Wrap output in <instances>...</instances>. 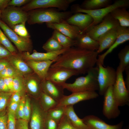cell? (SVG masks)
<instances>
[{
  "mask_svg": "<svg viewBox=\"0 0 129 129\" xmlns=\"http://www.w3.org/2000/svg\"><path fill=\"white\" fill-rule=\"evenodd\" d=\"M98 54L73 46L59 55L50 67L65 68L84 74L96 64Z\"/></svg>",
  "mask_w": 129,
  "mask_h": 129,
  "instance_id": "obj_1",
  "label": "cell"
},
{
  "mask_svg": "<svg viewBox=\"0 0 129 129\" xmlns=\"http://www.w3.org/2000/svg\"><path fill=\"white\" fill-rule=\"evenodd\" d=\"M28 13L27 22L30 25L44 23H60L66 21L73 13L71 11H60L53 8L37 9Z\"/></svg>",
  "mask_w": 129,
  "mask_h": 129,
  "instance_id": "obj_2",
  "label": "cell"
},
{
  "mask_svg": "<svg viewBox=\"0 0 129 129\" xmlns=\"http://www.w3.org/2000/svg\"><path fill=\"white\" fill-rule=\"evenodd\" d=\"M98 72V66L94 67L87 72L85 76L78 77L72 83L65 82L61 85L64 89H66L72 93L98 91L97 80Z\"/></svg>",
  "mask_w": 129,
  "mask_h": 129,
  "instance_id": "obj_3",
  "label": "cell"
},
{
  "mask_svg": "<svg viewBox=\"0 0 129 129\" xmlns=\"http://www.w3.org/2000/svg\"><path fill=\"white\" fill-rule=\"evenodd\" d=\"M129 6V0H117L109 6L101 9L94 10H88L83 9L79 5L75 4L71 6V11L73 13H83L90 16L92 18L93 21L85 32L93 27L100 23L104 18L110 13L114 9L119 7H128Z\"/></svg>",
  "mask_w": 129,
  "mask_h": 129,
  "instance_id": "obj_4",
  "label": "cell"
},
{
  "mask_svg": "<svg viewBox=\"0 0 129 129\" xmlns=\"http://www.w3.org/2000/svg\"><path fill=\"white\" fill-rule=\"evenodd\" d=\"M96 64L98 68L97 80L99 94L102 96L109 86L114 84L116 78V72L112 67H104L101 63Z\"/></svg>",
  "mask_w": 129,
  "mask_h": 129,
  "instance_id": "obj_5",
  "label": "cell"
},
{
  "mask_svg": "<svg viewBox=\"0 0 129 129\" xmlns=\"http://www.w3.org/2000/svg\"><path fill=\"white\" fill-rule=\"evenodd\" d=\"M28 17V12L20 7L8 6L1 11V20L12 29L15 25L26 22Z\"/></svg>",
  "mask_w": 129,
  "mask_h": 129,
  "instance_id": "obj_6",
  "label": "cell"
},
{
  "mask_svg": "<svg viewBox=\"0 0 129 129\" xmlns=\"http://www.w3.org/2000/svg\"><path fill=\"white\" fill-rule=\"evenodd\" d=\"M116 72V78L113 86L114 96L119 107L128 105L129 103V91L126 87L124 79L123 71L119 65Z\"/></svg>",
  "mask_w": 129,
  "mask_h": 129,
  "instance_id": "obj_7",
  "label": "cell"
},
{
  "mask_svg": "<svg viewBox=\"0 0 129 129\" xmlns=\"http://www.w3.org/2000/svg\"><path fill=\"white\" fill-rule=\"evenodd\" d=\"M75 0H32L21 7L24 11L28 12L38 8H53L66 11L70 5Z\"/></svg>",
  "mask_w": 129,
  "mask_h": 129,
  "instance_id": "obj_8",
  "label": "cell"
},
{
  "mask_svg": "<svg viewBox=\"0 0 129 129\" xmlns=\"http://www.w3.org/2000/svg\"><path fill=\"white\" fill-rule=\"evenodd\" d=\"M0 28L10 40L15 44L19 53H30L32 50V43L30 38H25L19 36L0 19Z\"/></svg>",
  "mask_w": 129,
  "mask_h": 129,
  "instance_id": "obj_9",
  "label": "cell"
},
{
  "mask_svg": "<svg viewBox=\"0 0 129 129\" xmlns=\"http://www.w3.org/2000/svg\"><path fill=\"white\" fill-rule=\"evenodd\" d=\"M119 25L118 21L109 13L104 18L100 23L85 33L93 39L97 41L101 36L110 30L117 28Z\"/></svg>",
  "mask_w": 129,
  "mask_h": 129,
  "instance_id": "obj_10",
  "label": "cell"
},
{
  "mask_svg": "<svg viewBox=\"0 0 129 129\" xmlns=\"http://www.w3.org/2000/svg\"><path fill=\"white\" fill-rule=\"evenodd\" d=\"M113 86H109L104 95L102 109L103 115L108 119L115 118L118 117L120 111L113 96Z\"/></svg>",
  "mask_w": 129,
  "mask_h": 129,
  "instance_id": "obj_11",
  "label": "cell"
},
{
  "mask_svg": "<svg viewBox=\"0 0 129 129\" xmlns=\"http://www.w3.org/2000/svg\"><path fill=\"white\" fill-rule=\"evenodd\" d=\"M79 74L75 71L65 68L50 67L45 79L61 85L71 76Z\"/></svg>",
  "mask_w": 129,
  "mask_h": 129,
  "instance_id": "obj_12",
  "label": "cell"
},
{
  "mask_svg": "<svg viewBox=\"0 0 129 129\" xmlns=\"http://www.w3.org/2000/svg\"><path fill=\"white\" fill-rule=\"evenodd\" d=\"M98 96V94L96 91H86L72 93L69 95H64L58 102L57 106L73 105L79 102L95 98Z\"/></svg>",
  "mask_w": 129,
  "mask_h": 129,
  "instance_id": "obj_13",
  "label": "cell"
},
{
  "mask_svg": "<svg viewBox=\"0 0 129 129\" xmlns=\"http://www.w3.org/2000/svg\"><path fill=\"white\" fill-rule=\"evenodd\" d=\"M47 117V112L42 109L39 103H34L31 116V129H46L45 124Z\"/></svg>",
  "mask_w": 129,
  "mask_h": 129,
  "instance_id": "obj_14",
  "label": "cell"
},
{
  "mask_svg": "<svg viewBox=\"0 0 129 129\" xmlns=\"http://www.w3.org/2000/svg\"><path fill=\"white\" fill-rule=\"evenodd\" d=\"M23 78L26 90L33 96L39 98L42 92V80L34 72L23 75Z\"/></svg>",
  "mask_w": 129,
  "mask_h": 129,
  "instance_id": "obj_15",
  "label": "cell"
},
{
  "mask_svg": "<svg viewBox=\"0 0 129 129\" xmlns=\"http://www.w3.org/2000/svg\"><path fill=\"white\" fill-rule=\"evenodd\" d=\"M47 27L57 30L75 40L82 31L77 27L68 23L66 21L59 23H46Z\"/></svg>",
  "mask_w": 129,
  "mask_h": 129,
  "instance_id": "obj_16",
  "label": "cell"
},
{
  "mask_svg": "<svg viewBox=\"0 0 129 129\" xmlns=\"http://www.w3.org/2000/svg\"><path fill=\"white\" fill-rule=\"evenodd\" d=\"M68 49H63L56 51L46 53L39 52L34 50L31 54L29 52H25L18 53V54L25 61L31 60L40 61L53 60L56 59L59 56Z\"/></svg>",
  "mask_w": 129,
  "mask_h": 129,
  "instance_id": "obj_17",
  "label": "cell"
},
{
  "mask_svg": "<svg viewBox=\"0 0 129 129\" xmlns=\"http://www.w3.org/2000/svg\"><path fill=\"white\" fill-rule=\"evenodd\" d=\"M117 36L114 43L104 53L98 55L97 63H100L103 65L104 59L106 56L111 53L120 45L129 40V28L119 25L116 28Z\"/></svg>",
  "mask_w": 129,
  "mask_h": 129,
  "instance_id": "obj_18",
  "label": "cell"
},
{
  "mask_svg": "<svg viewBox=\"0 0 129 129\" xmlns=\"http://www.w3.org/2000/svg\"><path fill=\"white\" fill-rule=\"evenodd\" d=\"M82 119L90 129H122L124 124L122 121L116 125H110L92 115L86 116Z\"/></svg>",
  "mask_w": 129,
  "mask_h": 129,
  "instance_id": "obj_19",
  "label": "cell"
},
{
  "mask_svg": "<svg viewBox=\"0 0 129 129\" xmlns=\"http://www.w3.org/2000/svg\"><path fill=\"white\" fill-rule=\"evenodd\" d=\"M41 87L43 92L58 102L64 95L62 86L50 80H42Z\"/></svg>",
  "mask_w": 129,
  "mask_h": 129,
  "instance_id": "obj_20",
  "label": "cell"
},
{
  "mask_svg": "<svg viewBox=\"0 0 129 129\" xmlns=\"http://www.w3.org/2000/svg\"><path fill=\"white\" fill-rule=\"evenodd\" d=\"M69 24L77 27L84 33L92 23L93 20L87 14L78 13L72 15L66 20Z\"/></svg>",
  "mask_w": 129,
  "mask_h": 129,
  "instance_id": "obj_21",
  "label": "cell"
},
{
  "mask_svg": "<svg viewBox=\"0 0 129 129\" xmlns=\"http://www.w3.org/2000/svg\"><path fill=\"white\" fill-rule=\"evenodd\" d=\"M56 59L44 61L31 60L25 61L33 72L43 80L45 79L49 68Z\"/></svg>",
  "mask_w": 129,
  "mask_h": 129,
  "instance_id": "obj_22",
  "label": "cell"
},
{
  "mask_svg": "<svg viewBox=\"0 0 129 129\" xmlns=\"http://www.w3.org/2000/svg\"><path fill=\"white\" fill-rule=\"evenodd\" d=\"M75 40V47L91 51H97L99 47L98 41L85 33L81 34Z\"/></svg>",
  "mask_w": 129,
  "mask_h": 129,
  "instance_id": "obj_23",
  "label": "cell"
},
{
  "mask_svg": "<svg viewBox=\"0 0 129 129\" xmlns=\"http://www.w3.org/2000/svg\"><path fill=\"white\" fill-rule=\"evenodd\" d=\"M116 28L110 30L98 38L99 47L97 51L98 54L109 48L114 42L117 36Z\"/></svg>",
  "mask_w": 129,
  "mask_h": 129,
  "instance_id": "obj_24",
  "label": "cell"
},
{
  "mask_svg": "<svg viewBox=\"0 0 129 129\" xmlns=\"http://www.w3.org/2000/svg\"><path fill=\"white\" fill-rule=\"evenodd\" d=\"M10 64L22 75L33 71L25 61L18 54L11 55L6 58Z\"/></svg>",
  "mask_w": 129,
  "mask_h": 129,
  "instance_id": "obj_25",
  "label": "cell"
},
{
  "mask_svg": "<svg viewBox=\"0 0 129 129\" xmlns=\"http://www.w3.org/2000/svg\"><path fill=\"white\" fill-rule=\"evenodd\" d=\"M65 115L72 125L77 129H90L75 113L73 105L65 106Z\"/></svg>",
  "mask_w": 129,
  "mask_h": 129,
  "instance_id": "obj_26",
  "label": "cell"
},
{
  "mask_svg": "<svg viewBox=\"0 0 129 129\" xmlns=\"http://www.w3.org/2000/svg\"><path fill=\"white\" fill-rule=\"evenodd\" d=\"M124 7H119L113 10L110 13L118 22L122 27H129V12Z\"/></svg>",
  "mask_w": 129,
  "mask_h": 129,
  "instance_id": "obj_27",
  "label": "cell"
},
{
  "mask_svg": "<svg viewBox=\"0 0 129 129\" xmlns=\"http://www.w3.org/2000/svg\"><path fill=\"white\" fill-rule=\"evenodd\" d=\"M112 2L111 0H85L79 5L84 9L94 10L107 7L112 4Z\"/></svg>",
  "mask_w": 129,
  "mask_h": 129,
  "instance_id": "obj_28",
  "label": "cell"
},
{
  "mask_svg": "<svg viewBox=\"0 0 129 129\" xmlns=\"http://www.w3.org/2000/svg\"><path fill=\"white\" fill-rule=\"evenodd\" d=\"M51 36L58 42L64 49L69 48L75 46V40L57 30H54Z\"/></svg>",
  "mask_w": 129,
  "mask_h": 129,
  "instance_id": "obj_29",
  "label": "cell"
},
{
  "mask_svg": "<svg viewBox=\"0 0 129 129\" xmlns=\"http://www.w3.org/2000/svg\"><path fill=\"white\" fill-rule=\"evenodd\" d=\"M39 98L40 106L43 110L46 112H47L58 105V101L43 92Z\"/></svg>",
  "mask_w": 129,
  "mask_h": 129,
  "instance_id": "obj_30",
  "label": "cell"
},
{
  "mask_svg": "<svg viewBox=\"0 0 129 129\" xmlns=\"http://www.w3.org/2000/svg\"><path fill=\"white\" fill-rule=\"evenodd\" d=\"M118 56L120 61L119 65L124 71L126 68L129 67V45H127L121 49Z\"/></svg>",
  "mask_w": 129,
  "mask_h": 129,
  "instance_id": "obj_31",
  "label": "cell"
},
{
  "mask_svg": "<svg viewBox=\"0 0 129 129\" xmlns=\"http://www.w3.org/2000/svg\"><path fill=\"white\" fill-rule=\"evenodd\" d=\"M65 106H57L47 112V115L59 123L65 115Z\"/></svg>",
  "mask_w": 129,
  "mask_h": 129,
  "instance_id": "obj_32",
  "label": "cell"
},
{
  "mask_svg": "<svg viewBox=\"0 0 129 129\" xmlns=\"http://www.w3.org/2000/svg\"><path fill=\"white\" fill-rule=\"evenodd\" d=\"M42 48L46 52H55L64 49L58 42L52 36L43 44Z\"/></svg>",
  "mask_w": 129,
  "mask_h": 129,
  "instance_id": "obj_33",
  "label": "cell"
},
{
  "mask_svg": "<svg viewBox=\"0 0 129 129\" xmlns=\"http://www.w3.org/2000/svg\"><path fill=\"white\" fill-rule=\"evenodd\" d=\"M0 43L12 55H16L18 53L10 41L4 34L0 28Z\"/></svg>",
  "mask_w": 129,
  "mask_h": 129,
  "instance_id": "obj_34",
  "label": "cell"
},
{
  "mask_svg": "<svg viewBox=\"0 0 129 129\" xmlns=\"http://www.w3.org/2000/svg\"><path fill=\"white\" fill-rule=\"evenodd\" d=\"M22 76L23 75L11 64L0 72V77L3 78Z\"/></svg>",
  "mask_w": 129,
  "mask_h": 129,
  "instance_id": "obj_35",
  "label": "cell"
},
{
  "mask_svg": "<svg viewBox=\"0 0 129 129\" xmlns=\"http://www.w3.org/2000/svg\"><path fill=\"white\" fill-rule=\"evenodd\" d=\"M26 22H23L14 26L11 29L19 36L25 38H30V36L25 26Z\"/></svg>",
  "mask_w": 129,
  "mask_h": 129,
  "instance_id": "obj_36",
  "label": "cell"
},
{
  "mask_svg": "<svg viewBox=\"0 0 129 129\" xmlns=\"http://www.w3.org/2000/svg\"><path fill=\"white\" fill-rule=\"evenodd\" d=\"M14 92L20 91L23 93L26 90L23 76H18L14 77L13 81Z\"/></svg>",
  "mask_w": 129,
  "mask_h": 129,
  "instance_id": "obj_37",
  "label": "cell"
},
{
  "mask_svg": "<svg viewBox=\"0 0 129 129\" xmlns=\"http://www.w3.org/2000/svg\"><path fill=\"white\" fill-rule=\"evenodd\" d=\"M13 93L0 92V112L5 110Z\"/></svg>",
  "mask_w": 129,
  "mask_h": 129,
  "instance_id": "obj_38",
  "label": "cell"
},
{
  "mask_svg": "<svg viewBox=\"0 0 129 129\" xmlns=\"http://www.w3.org/2000/svg\"><path fill=\"white\" fill-rule=\"evenodd\" d=\"M57 129H77L71 124L65 115L59 122Z\"/></svg>",
  "mask_w": 129,
  "mask_h": 129,
  "instance_id": "obj_39",
  "label": "cell"
},
{
  "mask_svg": "<svg viewBox=\"0 0 129 129\" xmlns=\"http://www.w3.org/2000/svg\"><path fill=\"white\" fill-rule=\"evenodd\" d=\"M25 97L21 98L16 112L15 115L16 118L24 119V106Z\"/></svg>",
  "mask_w": 129,
  "mask_h": 129,
  "instance_id": "obj_40",
  "label": "cell"
},
{
  "mask_svg": "<svg viewBox=\"0 0 129 129\" xmlns=\"http://www.w3.org/2000/svg\"><path fill=\"white\" fill-rule=\"evenodd\" d=\"M8 114L5 109L0 112V129H7Z\"/></svg>",
  "mask_w": 129,
  "mask_h": 129,
  "instance_id": "obj_41",
  "label": "cell"
},
{
  "mask_svg": "<svg viewBox=\"0 0 129 129\" xmlns=\"http://www.w3.org/2000/svg\"><path fill=\"white\" fill-rule=\"evenodd\" d=\"M31 108L30 99L25 98L24 106V119L28 121L31 116Z\"/></svg>",
  "mask_w": 129,
  "mask_h": 129,
  "instance_id": "obj_42",
  "label": "cell"
},
{
  "mask_svg": "<svg viewBox=\"0 0 129 129\" xmlns=\"http://www.w3.org/2000/svg\"><path fill=\"white\" fill-rule=\"evenodd\" d=\"M8 114L7 129H16L15 114L8 112Z\"/></svg>",
  "mask_w": 129,
  "mask_h": 129,
  "instance_id": "obj_43",
  "label": "cell"
},
{
  "mask_svg": "<svg viewBox=\"0 0 129 129\" xmlns=\"http://www.w3.org/2000/svg\"><path fill=\"white\" fill-rule=\"evenodd\" d=\"M59 123L57 121L47 115L45 124L46 129H57Z\"/></svg>",
  "mask_w": 129,
  "mask_h": 129,
  "instance_id": "obj_44",
  "label": "cell"
},
{
  "mask_svg": "<svg viewBox=\"0 0 129 129\" xmlns=\"http://www.w3.org/2000/svg\"><path fill=\"white\" fill-rule=\"evenodd\" d=\"M30 0H11L9 2L8 6L20 7L29 3Z\"/></svg>",
  "mask_w": 129,
  "mask_h": 129,
  "instance_id": "obj_45",
  "label": "cell"
},
{
  "mask_svg": "<svg viewBox=\"0 0 129 129\" xmlns=\"http://www.w3.org/2000/svg\"><path fill=\"white\" fill-rule=\"evenodd\" d=\"M28 122L24 119H17L16 121V129H28Z\"/></svg>",
  "mask_w": 129,
  "mask_h": 129,
  "instance_id": "obj_46",
  "label": "cell"
},
{
  "mask_svg": "<svg viewBox=\"0 0 129 129\" xmlns=\"http://www.w3.org/2000/svg\"><path fill=\"white\" fill-rule=\"evenodd\" d=\"M11 55L10 52L0 43V59L6 58Z\"/></svg>",
  "mask_w": 129,
  "mask_h": 129,
  "instance_id": "obj_47",
  "label": "cell"
},
{
  "mask_svg": "<svg viewBox=\"0 0 129 129\" xmlns=\"http://www.w3.org/2000/svg\"><path fill=\"white\" fill-rule=\"evenodd\" d=\"M22 93H23L19 91L13 92L11 97L10 102H19L21 100V95Z\"/></svg>",
  "mask_w": 129,
  "mask_h": 129,
  "instance_id": "obj_48",
  "label": "cell"
},
{
  "mask_svg": "<svg viewBox=\"0 0 129 129\" xmlns=\"http://www.w3.org/2000/svg\"><path fill=\"white\" fill-rule=\"evenodd\" d=\"M14 77H9L3 78L4 81L11 91L14 92L13 86V81Z\"/></svg>",
  "mask_w": 129,
  "mask_h": 129,
  "instance_id": "obj_49",
  "label": "cell"
},
{
  "mask_svg": "<svg viewBox=\"0 0 129 129\" xmlns=\"http://www.w3.org/2000/svg\"><path fill=\"white\" fill-rule=\"evenodd\" d=\"M20 102H10L8 108V112L15 114Z\"/></svg>",
  "mask_w": 129,
  "mask_h": 129,
  "instance_id": "obj_50",
  "label": "cell"
},
{
  "mask_svg": "<svg viewBox=\"0 0 129 129\" xmlns=\"http://www.w3.org/2000/svg\"><path fill=\"white\" fill-rule=\"evenodd\" d=\"M11 92L5 83L3 79L0 77V92Z\"/></svg>",
  "mask_w": 129,
  "mask_h": 129,
  "instance_id": "obj_51",
  "label": "cell"
},
{
  "mask_svg": "<svg viewBox=\"0 0 129 129\" xmlns=\"http://www.w3.org/2000/svg\"><path fill=\"white\" fill-rule=\"evenodd\" d=\"M10 64L7 58L0 59V72Z\"/></svg>",
  "mask_w": 129,
  "mask_h": 129,
  "instance_id": "obj_52",
  "label": "cell"
},
{
  "mask_svg": "<svg viewBox=\"0 0 129 129\" xmlns=\"http://www.w3.org/2000/svg\"><path fill=\"white\" fill-rule=\"evenodd\" d=\"M124 71L126 74L125 83L127 89L129 91V67L126 68Z\"/></svg>",
  "mask_w": 129,
  "mask_h": 129,
  "instance_id": "obj_53",
  "label": "cell"
},
{
  "mask_svg": "<svg viewBox=\"0 0 129 129\" xmlns=\"http://www.w3.org/2000/svg\"><path fill=\"white\" fill-rule=\"evenodd\" d=\"M10 0H0V10L2 11L8 6Z\"/></svg>",
  "mask_w": 129,
  "mask_h": 129,
  "instance_id": "obj_54",
  "label": "cell"
},
{
  "mask_svg": "<svg viewBox=\"0 0 129 129\" xmlns=\"http://www.w3.org/2000/svg\"><path fill=\"white\" fill-rule=\"evenodd\" d=\"M1 11L0 10V19H1Z\"/></svg>",
  "mask_w": 129,
  "mask_h": 129,
  "instance_id": "obj_55",
  "label": "cell"
}]
</instances>
